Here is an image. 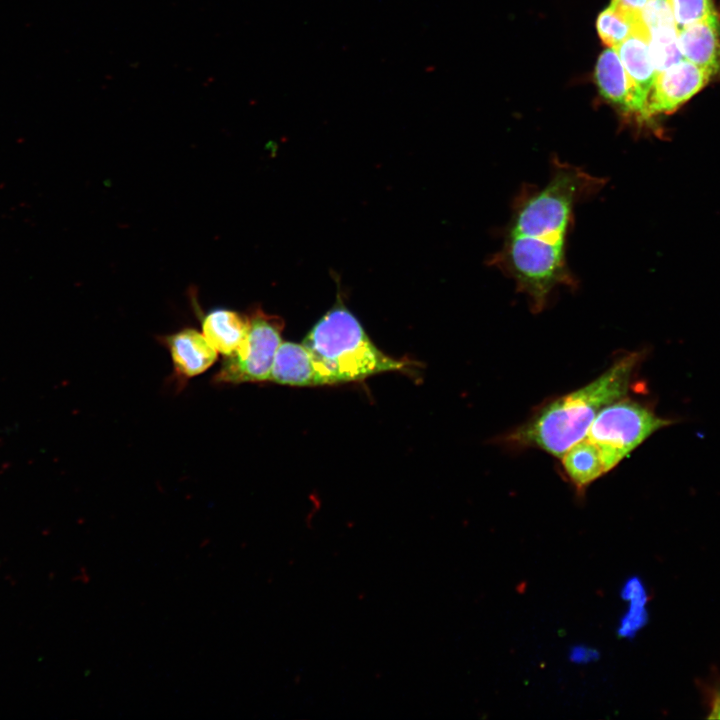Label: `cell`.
I'll return each mask as SVG.
<instances>
[{
  "label": "cell",
  "instance_id": "8992f818",
  "mask_svg": "<svg viewBox=\"0 0 720 720\" xmlns=\"http://www.w3.org/2000/svg\"><path fill=\"white\" fill-rule=\"evenodd\" d=\"M713 75L711 71L684 58L657 73L648 96L646 120L675 111L706 86Z\"/></svg>",
  "mask_w": 720,
  "mask_h": 720
},
{
  "label": "cell",
  "instance_id": "277c9868",
  "mask_svg": "<svg viewBox=\"0 0 720 720\" xmlns=\"http://www.w3.org/2000/svg\"><path fill=\"white\" fill-rule=\"evenodd\" d=\"M671 423L648 406L623 397L597 414L585 438L598 448L608 473L652 434Z\"/></svg>",
  "mask_w": 720,
  "mask_h": 720
},
{
  "label": "cell",
  "instance_id": "30bf717a",
  "mask_svg": "<svg viewBox=\"0 0 720 720\" xmlns=\"http://www.w3.org/2000/svg\"><path fill=\"white\" fill-rule=\"evenodd\" d=\"M595 81L601 95L622 112L638 118L639 109L634 85L617 51L609 47L598 58Z\"/></svg>",
  "mask_w": 720,
  "mask_h": 720
},
{
  "label": "cell",
  "instance_id": "4fadbf2b",
  "mask_svg": "<svg viewBox=\"0 0 720 720\" xmlns=\"http://www.w3.org/2000/svg\"><path fill=\"white\" fill-rule=\"evenodd\" d=\"M561 459L565 474L580 492L607 473L598 448L586 438L573 445Z\"/></svg>",
  "mask_w": 720,
  "mask_h": 720
},
{
  "label": "cell",
  "instance_id": "8fae6325",
  "mask_svg": "<svg viewBox=\"0 0 720 720\" xmlns=\"http://www.w3.org/2000/svg\"><path fill=\"white\" fill-rule=\"evenodd\" d=\"M269 381L290 386L324 385L308 349L294 342H282L278 347Z\"/></svg>",
  "mask_w": 720,
  "mask_h": 720
},
{
  "label": "cell",
  "instance_id": "2e32d148",
  "mask_svg": "<svg viewBox=\"0 0 720 720\" xmlns=\"http://www.w3.org/2000/svg\"><path fill=\"white\" fill-rule=\"evenodd\" d=\"M677 30L716 12L712 0H668Z\"/></svg>",
  "mask_w": 720,
  "mask_h": 720
},
{
  "label": "cell",
  "instance_id": "9c48e42d",
  "mask_svg": "<svg viewBox=\"0 0 720 720\" xmlns=\"http://www.w3.org/2000/svg\"><path fill=\"white\" fill-rule=\"evenodd\" d=\"M648 37L647 34H634L614 48L634 85L640 120H646L648 96L657 77Z\"/></svg>",
  "mask_w": 720,
  "mask_h": 720
},
{
  "label": "cell",
  "instance_id": "52a82bcc",
  "mask_svg": "<svg viewBox=\"0 0 720 720\" xmlns=\"http://www.w3.org/2000/svg\"><path fill=\"white\" fill-rule=\"evenodd\" d=\"M170 354L175 379L181 385L208 370L218 359V352L205 336L194 328H183L159 337Z\"/></svg>",
  "mask_w": 720,
  "mask_h": 720
},
{
  "label": "cell",
  "instance_id": "3957f363",
  "mask_svg": "<svg viewBox=\"0 0 720 720\" xmlns=\"http://www.w3.org/2000/svg\"><path fill=\"white\" fill-rule=\"evenodd\" d=\"M302 344L310 352L324 385L358 381L381 372L407 369L408 365L379 350L341 303L319 319Z\"/></svg>",
  "mask_w": 720,
  "mask_h": 720
},
{
  "label": "cell",
  "instance_id": "6da1fadb",
  "mask_svg": "<svg viewBox=\"0 0 720 720\" xmlns=\"http://www.w3.org/2000/svg\"><path fill=\"white\" fill-rule=\"evenodd\" d=\"M605 182L584 169L553 160L543 186H527L515 198L502 244L490 265L511 278L534 312L542 311L552 293L576 286L567 262L574 209Z\"/></svg>",
  "mask_w": 720,
  "mask_h": 720
},
{
  "label": "cell",
  "instance_id": "9a60e30c",
  "mask_svg": "<svg viewBox=\"0 0 720 720\" xmlns=\"http://www.w3.org/2000/svg\"><path fill=\"white\" fill-rule=\"evenodd\" d=\"M648 32L649 52L657 73L683 59L676 26L657 27Z\"/></svg>",
  "mask_w": 720,
  "mask_h": 720
},
{
  "label": "cell",
  "instance_id": "ba28073f",
  "mask_svg": "<svg viewBox=\"0 0 720 720\" xmlns=\"http://www.w3.org/2000/svg\"><path fill=\"white\" fill-rule=\"evenodd\" d=\"M684 59L716 74L720 70V20L717 12L677 30Z\"/></svg>",
  "mask_w": 720,
  "mask_h": 720
},
{
  "label": "cell",
  "instance_id": "5b68a950",
  "mask_svg": "<svg viewBox=\"0 0 720 720\" xmlns=\"http://www.w3.org/2000/svg\"><path fill=\"white\" fill-rule=\"evenodd\" d=\"M247 317V335L234 354L224 357L213 377L216 385L269 381L277 349L282 343L283 321L259 308L250 311Z\"/></svg>",
  "mask_w": 720,
  "mask_h": 720
},
{
  "label": "cell",
  "instance_id": "5bb4252c",
  "mask_svg": "<svg viewBox=\"0 0 720 720\" xmlns=\"http://www.w3.org/2000/svg\"><path fill=\"white\" fill-rule=\"evenodd\" d=\"M597 31L602 42L615 48L634 34H647L648 29L642 21L641 13H633L610 5L597 19Z\"/></svg>",
  "mask_w": 720,
  "mask_h": 720
},
{
  "label": "cell",
  "instance_id": "7a4b0ae2",
  "mask_svg": "<svg viewBox=\"0 0 720 720\" xmlns=\"http://www.w3.org/2000/svg\"><path fill=\"white\" fill-rule=\"evenodd\" d=\"M641 359L640 352L623 355L590 383L540 408L509 433L505 442L538 448L561 458L585 438L591 423L605 406L626 397Z\"/></svg>",
  "mask_w": 720,
  "mask_h": 720
},
{
  "label": "cell",
  "instance_id": "ac0fdd59",
  "mask_svg": "<svg viewBox=\"0 0 720 720\" xmlns=\"http://www.w3.org/2000/svg\"><path fill=\"white\" fill-rule=\"evenodd\" d=\"M650 0H612L611 5L622 10L641 13Z\"/></svg>",
  "mask_w": 720,
  "mask_h": 720
},
{
  "label": "cell",
  "instance_id": "d6986e66",
  "mask_svg": "<svg viewBox=\"0 0 720 720\" xmlns=\"http://www.w3.org/2000/svg\"><path fill=\"white\" fill-rule=\"evenodd\" d=\"M708 719H720V702L708 708Z\"/></svg>",
  "mask_w": 720,
  "mask_h": 720
},
{
  "label": "cell",
  "instance_id": "e0dca14e",
  "mask_svg": "<svg viewBox=\"0 0 720 720\" xmlns=\"http://www.w3.org/2000/svg\"><path fill=\"white\" fill-rule=\"evenodd\" d=\"M627 587L629 597L632 601V606L625 619L623 631H625V634L632 635L644 626L648 620V614L645 609L648 598L646 591L638 578L631 579Z\"/></svg>",
  "mask_w": 720,
  "mask_h": 720
},
{
  "label": "cell",
  "instance_id": "7c38bea8",
  "mask_svg": "<svg viewBox=\"0 0 720 720\" xmlns=\"http://www.w3.org/2000/svg\"><path fill=\"white\" fill-rule=\"evenodd\" d=\"M202 334L224 357L234 354L243 343L249 328L247 315L216 308L201 318Z\"/></svg>",
  "mask_w": 720,
  "mask_h": 720
}]
</instances>
